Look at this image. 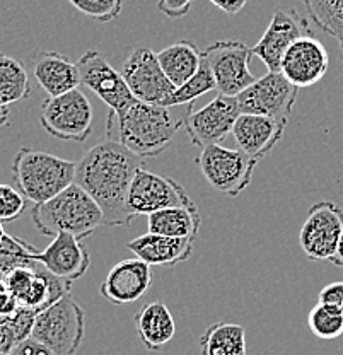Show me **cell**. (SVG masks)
Wrapping results in <instances>:
<instances>
[{
    "mask_svg": "<svg viewBox=\"0 0 343 355\" xmlns=\"http://www.w3.org/2000/svg\"><path fill=\"white\" fill-rule=\"evenodd\" d=\"M142 166V157L109 139L91 147L77 162L76 183L103 210L106 227L130 225L134 220L128 212L127 198L132 181Z\"/></svg>",
    "mask_w": 343,
    "mask_h": 355,
    "instance_id": "1",
    "label": "cell"
},
{
    "mask_svg": "<svg viewBox=\"0 0 343 355\" xmlns=\"http://www.w3.org/2000/svg\"><path fill=\"white\" fill-rule=\"evenodd\" d=\"M173 108L135 101L121 113L108 111L106 133L109 140L123 144L139 157H156L171 146L184 118L175 116Z\"/></svg>",
    "mask_w": 343,
    "mask_h": 355,
    "instance_id": "2",
    "label": "cell"
},
{
    "mask_svg": "<svg viewBox=\"0 0 343 355\" xmlns=\"http://www.w3.org/2000/svg\"><path fill=\"white\" fill-rule=\"evenodd\" d=\"M31 219L43 236L57 238L58 234H72L80 241L99 225H105L103 210L77 183L70 184L55 198L33 207Z\"/></svg>",
    "mask_w": 343,
    "mask_h": 355,
    "instance_id": "3",
    "label": "cell"
},
{
    "mask_svg": "<svg viewBox=\"0 0 343 355\" xmlns=\"http://www.w3.org/2000/svg\"><path fill=\"white\" fill-rule=\"evenodd\" d=\"M77 162L45 150L23 147L12 161L16 187L35 205L55 198L76 183Z\"/></svg>",
    "mask_w": 343,
    "mask_h": 355,
    "instance_id": "4",
    "label": "cell"
},
{
    "mask_svg": "<svg viewBox=\"0 0 343 355\" xmlns=\"http://www.w3.org/2000/svg\"><path fill=\"white\" fill-rule=\"evenodd\" d=\"M86 336V314L72 292L36 316L31 338L60 355H73Z\"/></svg>",
    "mask_w": 343,
    "mask_h": 355,
    "instance_id": "5",
    "label": "cell"
},
{
    "mask_svg": "<svg viewBox=\"0 0 343 355\" xmlns=\"http://www.w3.org/2000/svg\"><path fill=\"white\" fill-rule=\"evenodd\" d=\"M197 166L206 183L224 197L236 198L252 184L254 169L260 161L249 157L243 150L227 149L220 144L202 149Z\"/></svg>",
    "mask_w": 343,
    "mask_h": 355,
    "instance_id": "6",
    "label": "cell"
},
{
    "mask_svg": "<svg viewBox=\"0 0 343 355\" xmlns=\"http://www.w3.org/2000/svg\"><path fill=\"white\" fill-rule=\"evenodd\" d=\"M91 101L79 89L65 92L57 98H48L39 110V121L48 135L70 142H84L92 132Z\"/></svg>",
    "mask_w": 343,
    "mask_h": 355,
    "instance_id": "7",
    "label": "cell"
},
{
    "mask_svg": "<svg viewBox=\"0 0 343 355\" xmlns=\"http://www.w3.org/2000/svg\"><path fill=\"white\" fill-rule=\"evenodd\" d=\"M216 79L219 94L238 98L256 80L249 70L253 50L238 40H220L202 51Z\"/></svg>",
    "mask_w": 343,
    "mask_h": 355,
    "instance_id": "8",
    "label": "cell"
},
{
    "mask_svg": "<svg viewBox=\"0 0 343 355\" xmlns=\"http://www.w3.org/2000/svg\"><path fill=\"white\" fill-rule=\"evenodd\" d=\"M343 232V210L335 202H318L308 210L299 244L311 261H331Z\"/></svg>",
    "mask_w": 343,
    "mask_h": 355,
    "instance_id": "9",
    "label": "cell"
},
{
    "mask_svg": "<svg viewBox=\"0 0 343 355\" xmlns=\"http://www.w3.org/2000/svg\"><path fill=\"white\" fill-rule=\"evenodd\" d=\"M121 76L137 101L164 106L176 87L166 77L157 53L146 46L132 50L121 67Z\"/></svg>",
    "mask_w": 343,
    "mask_h": 355,
    "instance_id": "10",
    "label": "cell"
},
{
    "mask_svg": "<svg viewBox=\"0 0 343 355\" xmlns=\"http://www.w3.org/2000/svg\"><path fill=\"white\" fill-rule=\"evenodd\" d=\"M299 89L283 77L282 72H268L238 96L243 114H261L287 123Z\"/></svg>",
    "mask_w": 343,
    "mask_h": 355,
    "instance_id": "11",
    "label": "cell"
},
{
    "mask_svg": "<svg viewBox=\"0 0 343 355\" xmlns=\"http://www.w3.org/2000/svg\"><path fill=\"white\" fill-rule=\"evenodd\" d=\"M193 203L178 181L143 168L139 169L132 181L127 198L128 212L134 219L137 216H150L171 207H186Z\"/></svg>",
    "mask_w": 343,
    "mask_h": 355,
    "instance_id": "12",
    "label": "cell"
},
{
    "mask_svg": "<svg viewBox=\"0 0 343 355\" xmlns=\"http://www.w3.org/2000/svg\"><path fill=\"white\" fill-rule=\"evenodd\" d=\"M80 84L89 87L113 113H121L137 99L128 89L121 72L106 60L105 53L89 50L77 62Z\"/></svg>",
    "mask_w": 343,
    "mask_h": 355,
    "instance_id": "13",
    "label": "cell"
},
{
    "mask_svg": "<svg viewBox=\"0 0 343 355\" xmlns=\"http://www.w3.org/2000/svg\"><path fill=\"white\" fill-rule=\"evenodd\" d=\"M239 114L241 110L238 99L219 94L202 110L188 111L184 116V128L190 142L205 149L209 146H217L232 133Z\"/></svg>",
    "mask_w": 343,
    "mask_h": 355,
    "instance_id": "14",
    "label": "cell"
},
{
    "mask_svg": "<svg viewBox=\"0 0 343 355\" xmlns=\"http://www.w3.org/2000/svg\"><path fill=\"white\" fill-rule=\"evenodd\" d=\"M3 282L21 306L39 313L72 292V282L58 279L39 263L35 268L12 270L3 277Z\"/></svg>",
    "mask_w": 343,
    "mask_h": 355,
    "instance_id": "15",
    "label": "cell"
},
{
    "mask_svg": "<svg viewBox=\"0 0 343 355\" xmlns=\"http://www.w3.org/2000/svg\"><path fill=\"white\" fill-rule=\"evenodd\" d=\"M309 22L296 9H276L267 31L252 48L254 57L260 58L268 72H280L283 55L302 36H311Z\"/></svg>",
    "mask_w": 343,
    "mask_h": 355,
    "instance_id": "16",
    "label": "cell"
},
{
    "mask_svg": "<svg viewBox=\"0 0 343 355\" xmlns=\"http://www.w3.org/2000/svg\"><path fill=\"white\" fill-rule=\"evenodd\" d=\"M330 69L326 46L315 36H302L283 55L280 72L297 89L318 84Z\"/></svg>",
    "mask_w": 343,
    "mask_h": 355,
    "instance_id": "17",
    "label": "cell"
},
{
    "mask_svg": "<svg viewBox=\"0 0 343 355\" xmlns=\"http://www.w3.org/2000/svg\"><path fill=\"white\" fill-rule=\"evenodd\" d=\"M152 286L150 265L140 258L118 261L103 280L99 292L112 304L125 306L139 301Z\"/></svg>",
    "mask_w": 343,
    "mask_h": 355,
    "instance_id": "18",
    "label": "cell"
},
{
    "mask_svg": "<svg viewBox=\"0 0 343 355\" xmlns=\"http://www.w3.org/2000/svg\"><path fill=\"white\" fill-rule=\"evenodd\" d=\"M35 261L55 277L67 282L79 280L91 266V257L84 241L72 234H58L43 251H36Z\"/></svg>",
    "mask_w": 343,
    "mask_h": 355,
    "instance_id": "19",
    "label": "cell"
},
{
    "mask_svg": "<svg viewBox=\"0 0 343 355\" xmlns=\"http://www.w3.org/2000/svg\"><path fill=\"white\" fill-rule=\"evenodd\" d=\"M285 127L287 123L274 120V118L241 113L236 121L232 135L239 150L261 162L265 155L270 154L276 144L282 140Z\"/></svg>",
    "mask_w": 343,
    "mask_h": 355,
    "instance_id": "20",
    "label": "cell"
},
{
    "mask_svg": "<svg viewBox=\"0 0 343 355\" xmlns=\"http://www.w3.org/2000/svg\"><path fill=\"white\" fill-rule=\"evenodd\" d=\"M33 73L50 98H57L80 86L77 64L57 51L36 53L33 57Z\"/></svg>",
    "mask_w": 343,
    "mask_h": 355,
    "instance_id": "21",
    "label": "cell"
},
{
    "mask_svg": "<svg viewBox=\"0 0 343 355\" xmlns=\"http://www.w3.org/2000/svg\"><path fill=\"white\" fill-rule=\"evenodd\" d=\"M193 244L195 241L191 239H176L147 232L128 243L127 248L150 266H176L191 257Z\"/></svg>",
    "mask_w": 343,
    "mask_h": 355,
    "instance_id": "22",
    "label": "cell"
},
{
    "mask_svg": "<svg viewBox=\"0 0 343 355\" xmlns=\"http://www.w3.org/2000/svg\"><path fill=\"white\" fill-rule=\"evenodd\" d=\"M137 335L150 352H159L176 335V323L171 311L161 301H152L135 314Z\"/></svg>",
    "mask_w": 343,
    "mask_h": 355,
    "instance_id": "23",
    "label": "cell"
},
{
    "mask_svg": "<svg viewBox=\"0 0 343 355\" xmlns=\"http://www.w3.org/2000/svg\"><path fill=\"white\" fill-rule=\"evenodd\" d=\"M200 224L202 217L195 203L186 207H171V209H164L147 216L149 232L176 239L197 241Z\"/></svg>",
    "mask_w": 343,
    "mask_h": 355,
    "instance_id": "24",
    "label": "cell"
},
{
    "mask_svg": "<svg viewBox=\"0 0 343 355\" xmlns=\"http://www.w3.org/2000/svg\"><path fill=\"white\" fill-rule=\"evenodd\" d=\"M157 58H159L166 77L178 89L198 72L204 55L198 50L197 44L188 42V40H182V42L161 50L157 53Z\"/></svg>",
    "mask_w": 343,
    "mask_h": 355,
    "instance_id": "25",
    "label": "cell"
},
{
    "mask_svg": "<svg viewBox=\"0 0 343 355\" xmlns=\"http://www.w3.org/2000/svg\"><path fill=\"white\" fill-rule=\"evenodd\" d=\"M202 355H248L246 330L238 323L219 321L200 336Z\"/></svg>",
    "mask_w": 343,
    "mask_h": 355,
    "instance_id": "26",
    "label": "cell"
},
{
    "mask_svg": "<svg viewBox=\"0 0 343 355\" xmlns=\"http://www.w3.org/2000/svg\"><path fill=\"white\" fill-rule=\"evenodd\" d=\"M31 84L24 65L9 55L0 53V106H9L29 98Z\"/></svg>",
    "mask_w": 343,
    "mask_h": 355,
    "instance_id": "27",
    "label": "cell"
},
{
    "mask_svg": "<svg viewBox=\"0 0 343 355\" xmlns=\"http://www.w3.org/2000/svg\"><path fill=\"white\" fill-rule=\"evenodd\" d=\"M313 22L338 43L343 38V0H302Z\"/></svg>",
    "mask_w": 343,
    "mask_h": 355,
    "instance_id": "28",
    "label": "cell"
},
{
    "mask_svg": "<svg viewBox=\"0 0 343 355\" xmlns=\"http://www.w3.org/2000/svg\"><path fill=\"white\" fill-rule=\"evenodd\" d=\"M36 251L38 250L24 239L3 234L0 239V273L6 277L12 270L35 268L38 265V261H35Z\"/></svg>",
    "mask_w": 343,
    "mask_h": 355,
    "instance_id": "29",
    "label": "cell"
},
{
    "mask_svg": "<svg viewBox=\"0 0 343 355\" xmlns=\"http://www.w3.org/2000/svg\"><path fill=\"white\" fill-rule=\"evenodd\" d=\"M212 91H217L216 79H213L212 70H210L205 58H202V65L200 69H198V72L195 73L188 83H184L182 87H178L173 92L171 98L166 101L164 108H176V106L191 105V103L197 101L200 96Z\"/></svg>",
    "mask_w": 343,
    "mask_h": 355,
    "instance_id": "30",
    "label": "cell"
},
{
    "mask_svg": "<svg viewBox=\"0 0 343 355\" xmlns=\"http://www.w3.org/2000/svg\"><path fill=\"white\" fill-rule=\"evenodd\" d=\"M308 327L319 340L340 338L343 335V309L318 302L309 311Z\"/></svg>",
    "mask_w": 343,
    "mask_h": 355,
    "instance_id": "31",
    "label": "cell"
},
{
    "mask_svg": "<svg viewBox=\"0 0 343 355\" xmlns=\"http://www.w3.org/2000/svg\"><path fill=\"white\" fill-rule=\"evenodd\" d=\"M80 14L98 22L118 19L123 10L125 0H69Z\"/></svg>",
    "mask_w": 343,
    "mask_h": 355,
    "instance_id": "32",
    "label": "cell"
},
{
    "mask_svg": "<svg viewBox=\"0 0 343 355\" xmlns=\"http://www.w3.org/2000/svg\"><path fill=\"white\" fill-rule=\"evenodd\" d=\"M28 200L17 188L0 183V222H12L19 219L26 210Z\"/></svg>",
    "mask_w": 343,
    "mask_h": 355,
    "instance_id": "33",
    "label": "cell"
},
{
    "mask_svg": "<svg viewBox=\"0 0 343 355\" xmlns=\"http://www.w3.org/2000/svg\"><path fill=\"white\" fill-rule=\"evenodd\" d=\"M193 0H157V10L171 19H179L190 12Z\"/></svg>",
    "mask_w": 343,
    "mask_h": 355,
    "instance_id": "34",
    "label": "cell"
},
{
    "mask_svg": "<svg viewBox=\"0 0 343 355\" xmlns=\"http://www.w3.org/2000/svg\"><path fill=\"white\" fill-rule=\"evenodd\" d=\"M9 355H60L57 352H53L51 349H48L46 345L43 343L36 342L35 338H26L23 342L17 343L12 350H10Z\"/></svg>",
    "mask_w": 343,
    "mask_h": 355,
    "instance_id": "35",
    "label": "cell"
},
{
    "mask_svg": "<svg viewBox=\"0 0 343 355\" xmlns=\"http://www.w3.org/2000/svg\"><path fill=\"white\" fill-rule=\"evenodd\" d=\"M321 304L328 306H337L342 308L343 306V282H331L326 287L321 288L318 295Z\"/></svg>",
    "mask_w": 343,
    "mask_h": 355,
    "instance_id": "36",
    "label": "cell"
},
{
    "mask_svg": "<svg viewBox=\"0 0 343 355\" xmlns=\"http://www.w3.org/2000/svg\"><path fill=\"white\" fill-rule=\"evenodd\" d=\"M17 343L19 342H17V338H16V335H14V330H12V327L9 324V321L0 324V354L9 355L10 350H12Z\"/></svg>",
    "mask_w": 343,
    "mask_h": 355,
    "instance_id": "37",
    "label": "cell"
},
{
    "mask_svg": "<svg viewBox=\"0 0 343 355\" xmlns=\"http://www.w3.org/2000/svg\"><path fill=\"white\" fill-rule=\"evenodd\" d=\"M209 2H212L217 9L229 14V16H236L248 6L249 0H209Z\"/></svg>",
    "mask_w": 343,
    "mask_h": 355,
    "instance_id": "38",
    "label": "cell"
},
{
    "mask_svg": "<svg viewBox=\"0 0 343 355\" xmlns=\"http://www.w3.org/2000/svg\"><path fill=\"white\" fill-rule=\"evenodd\" d=\"M331 263L337 265V266H342V268H343V232H342L340 241H338L337 253H335V257L331 258Z\"/></svg>",
    "mask_w": 343,
    "mask_h": 355,
    "instance_id": "39",
    "label": "cell"
},
{
    "mask_svg": "<svg viewBox=\"0 0 343 355\" xmlns=\"http://www.w3.org/2000/svg\"><path fill=\"white\" fill-rule=\"evenodd\" d=\"M9 116H10L9 106H0V128L6 127L7 121H9Z\"/></svg>",
    "mask_w": 343,
    "mask_h": 355,
    "instance_id": "40",
    "label": "cell"
},
{
    "mask_svg": "<svg viewBox=\"0 0 343 355\" xmlns=\"http://www.w3.org/2000/svg\"><path fill=\"white\" fill-rule=\"evenodd\" d=\"M3 234H6V231H3V227H2V222H0V239L3 238Z\"/></svg>",
    "mask_w": 343,
    "mask_h": 355,
    "instance_id": "41",
    "label": "cell"
},
{
    "mask_svg": "<svg viewBox=\"0 0 343 355\" xmlns=\"http://www.w3.org/2000/svg\"><path fill=\"white\" fill-rule=\"evenodd\" d=\"M340 51H342V60H343V38H342V42H340Z\"/></svg>",
    "mask_w": 343,
    "mask_h": 355,
    "instance_id": "42",
    "label": "cell"
},
{
    "mask_svg": "<svg viewBox=\"0 0 343 355\" xmlns=\"http://www.w3.org/2000/svg\"><path fill=\"white\" fill-rule=\"evenodd\" d=\"M0 355H6V354H0Z\"/></svg>",
    "mask_w": 343,
    "mask_h": 355,
    "instance_id": "43",
    "label": "cell"
},
{
    "mask_svg": "<svg viewBox=\"0 0 343 355\" xmlns=\"http://www.w3.org/2000/svg\"><path fill=\"white\" fill-rule=\"evenodd\" d=\"M342 309H343V306H342Z\"/></svg>",
    "mask_w": 343,
    "mask_h": 355,
    "instance_id": "44",
    "label": "cell"
}]
</instances>
